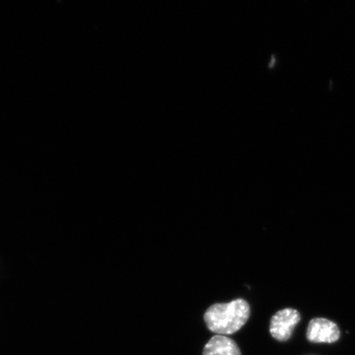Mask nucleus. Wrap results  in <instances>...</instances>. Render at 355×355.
I'll return each instance as SVG.
<instances>
[{
    "label": "nucleus",
    "mask_w": 355,
    "mask_h": 355,
    "mask_svg": "<svg viewBox=\"0 0 355 355\" xmlns=\"http://www.w3.org/2000/svg\"><path fill=\"white\" fill-rule=\"evenodd\" d=\"M339 327L328 319L318 318L311 320L307 330V338L313 343H334L340 339Z\"/></svg>",
    "instance_id": "3"
},
{
    "label": "nucleus",
    "mask_w": 355,
    "mask_h": 355,
    "mask_svg": "<svg viewBox=\"0 0 355 355\" xmlns=\"http://www.w3.org/2000/svg\"><path fill=\"white\" fill-rule=\"evenodd\" d=\"M300 319V314L296 309H285L278 311L270 320V334L275 339L282 343L288 340Z\"/></svg>",
    "instance_id": "2"
},
{
    "label": "nucleus",
    "mask_w": 355,
    "mask_h": 355,
    "mask_svg": "<svg viewBox=\"0 0 355 355\" xmlns=\"http://www.w3.org/2000/svg\"><path fill=\"white\" fill-rule=\"evenodd\" d=\"M203 355H241V352L232 339L217 335L208 341L204 347Z\"/></svg>",
    "instance_id": "4"
},
{
    "label": "nucleus",
    "mask_w": 355,
    "mask_h": 355,
    "mask_svg": "<svg viewBox=\"0 0 355 355\" xmlns=\"http://www.w3.org/2000/svg\"><path fill=\"white\" fill-rule=\"evenodd\" d=\"M250 316V306L243 299L211 306L204 315L208 329L217 335H232L245 325Z\"/></svg>",
    "instance_id": "1"
}]
</instances>
